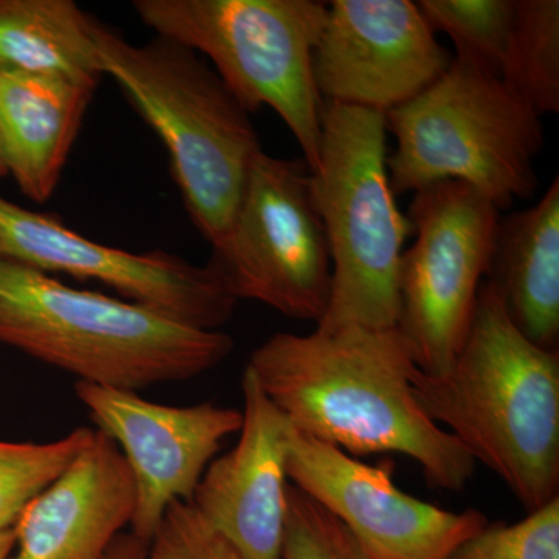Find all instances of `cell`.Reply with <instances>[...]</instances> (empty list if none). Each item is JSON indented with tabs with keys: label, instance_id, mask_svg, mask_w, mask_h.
I'll list each match as a JSON object with an SVG mask.
<instances>
[{
	"label": "cell",
	"instance_id": "obj_1",
	"mask_svg": "<svg viewBox=\"0 0 559 559\" xmlns=\"http://www.w3.org/2000/svg\"><path fill=\"white\" fill-rule=\"evenodd\" d=\"M248 367L290 426L345 454H403L429 487L460 492L476 462L419 406L399 330L275 333Z\"/></svg>",
	"mask_w": 559,
	"mask_h": 559
},
{
	"label": "cell",
	"instance_id": "obj_2",
	"mask_svg": "<svg viewBox=\"0 0 559 559\" xmlns=\"http://www.w3.org/2000/svg\"><path fill=\"white\" fill-rule=\"evenodd\" d=\"M411 384L419 406L498 474L527 513L559 498V353L530 342L481 283L451 369Z\"/></svg>",
	"mask_w": 559,
	"mask_h": 559
},
{
	"label": "cell",
	"instance_id": "obj_3",
	"mask_svg": "<svg viewBox=\"0 0 559 559\" xmlns=\"http://www.w3.org/2000/svg\"><path fill=\"white\" fill-rule=\"evenodd\" d=\"M0 344L80 382L139 392L216 369L235 342L0 259Z\"/></svg>",
	"mask_w": 559,
	"mask_h": 559
},
{
	"label": "cell",
	"instance_id": "obj_4",
	"mask_svg": "<svg viewBox=\"0 0 559 559\" xmlns=\"http://www.w3.org/2000/svg\"><path fill=\"white\" fill-rule=\"evenodd\" d=\"M94 40L103 75L117 81L159 135L191 221L218 248L263 150L248 110L209 62L182 44L162 36L131 44L98 21Z\"/></svg>",
	"mask_w": 559,
	"mask_h": 559
},
{
	"label": "cell",
	"instance_id": "obj_5",
	"mask_svg": "<svg viewBox=\"0 0 559 559\" xmlns=\"http://www.w3.org/2000/svg\"><path fill=\"white\" fill-rule=\"evenodd\" d=\"M385 116L325 103L311 173L331 257V297L318 331L396 329L401 255L412 234L390 187Z\"/></svg>",
	"mask_w": 559,
	"mask_h": 559
},
{
	"label": "cell",
	"instance_id": "obj_6",
	"mask_svg": "<svg viewBox=\"0 0 559 559\" xmlns=\"http://www.w3.org/2000/svg\"><path fill=\"white\" fill-rule=\"evenodd\" d=\"M385 130L396 139L388 157L395 197L460 180L500 212L538 190L540 117L498 76L455 58L421 94L385 114Z\"/></svg>",
	"mask_w": 559,
	"mask_h": 559
},
{
	"label": "cell",
	"instance_id": "obj_7",
	"mask_svg": "<svg viewBox=\"0 0 559 559\" xmlns=\"http://www.w3.org/2000/svg\"><path fill=\"white\" fill-rule=\"evenodd\" d=\"M132 9L156 36L212 61L249 114L267 106L318 170L325 102L312 58L329 16L318 0H135Z\"/></svg>",
	"mask_w": 559,
	"mask_h": 559
},
{
	"label": "cell",
	"instance_id": "obj_8",
	"mask_svg": "<svg viewBox=\"0 0 559 559\" xmlns=\"http://www.w3.org/2000/svg\"><path fill=\"white\" fill-rule=\"evenodd\" d=\"M499 210L460 180L415 191L409 219L415 240L401 255L396 330L412 362L441 377L468 334L487 278Z\"/></svg>",
	"mask_w": 559,
	"mask_h": 559
},
{
	"label": "cell",
	"instance_id": "obj_9",
	"mask_svg": "<svg viewBox=\"0 0 559 559\" xmlns=\"http://www.w3.org/2000/svg\"><path fill=\"white\" fill-rule=\"evenodd\" d=\"M209 264L238 301L318 325L330 304L331 257L304 159L257 154L229 234Z\"/></svg>",
	"mask_w": 559,
	"mask_h": 559
},
{
	"label": "cell",
	"instance_id": "obj_10",
	"mask_svg": "<svg viewBox=\"0 0 559 559\" xmlns=\"http://www.w3.org/2000/svg\"><path fill=\"white\" fill-rule=\"evenodd\" d=\"M0 259L46 274L94 280L176 322L219 330L238 300L215 267L190 263L173 253H134L92 241L57 216L21 207L0 194Z\"/></svg>",
	"mask_w": 559,
	"mask_h": 559
},
{
	"label": "cell",
	"instance_id": "obj_11",
	"mask_svg": "<svg viewBox=\"0 0 559 559\" xmlns=\"http://www.w3.org/2000/svg\"><path fill=\"white\" fill-rule=\"evenodd\" d=\"M392 460L367 465L290 426L286 474L322 503L373 559H450L488 525L479 510L440 509L401 491Z\"/></svg>",
	"mask_w": 559,
	"mask_h": 559
},
{
	"label": "cell",
	"instance_id": "obj_12",
	"mask_svg": "<svg viewBox=\"0 0 559 559\" xmlns=\"http://www.w3.org/2000/svg\"><path fill=\"white\" fill-rule=\"evenodd\" d=\"M97 430L119 447L135 485L130 532L150 543L175 502H190L221 444L240 432L241 411L213 403L167 406L132 390L75 382Z\"/></svg>",
	"mask_w": 559,
	"mask_h": 559
},
{
	"label": "cell",
	"instance_id": "obj_13",
	"mask_svg": "<svg viewBox=\"0 0 559 559\" xmlns=\"http://www.w3.org/2000/svg\"><path fill=\"white\" fill-rule=\"evenodd\" d=\"M452 58L411 0H331L312 58L325 103L388 114L421 94Z\"/></svg>",
	"mask_w": 559,
	"mask_h": 559
},
{
	"label": "cell",
	"instance_id": "obj_14",
	"mask_svg": "<svg viewBox=\"0 0 559 559\" xmlns=\"http://www.w3.org/2000/svg\"><path fill=\"white\" fill-rule=\"evenodd\" d=\"M241 390L240 440L212 460L190 502L242 559H280L289 485V421L248 366Z\"/></svg>",
	"mask_w": 559,
	"mask_h": 559
},
{
	"label": "cell",
	"instance_id": "obj_15",
	"mask_svg": "<svg viewBox=\"0 0 559 559\" xmlns=\"http://www.w3.org/2000/svg\"><path fill=\"white\" fill-rule=\"evenodd\" d=\"M134 510L130 466L95 429L86 450L22 511L11 559H106Z\"/></svg>",
	"mask_w": 559,
	"mask_h": 559
},
{
	"label": "cell",
	"instance_id": "obj_16",
	"mask_svg": "<svg viewBox=\"0 0 559 559\" xmlns=\"http://www.w3.org/2000/svg\"><path fill=\"white\" fill-rule=\"evenodd\" d=\"M95 87L0 68V154L28 200L53 197Z\"/></svg>",
	"mask_w": 559,
	"mask_h": 559
},
{
	"label": "cell",
	"instance_id": "obj_17",
	"mask_svg": "<svg viewBox=\"0 0 559 559\" xmlns=\"http://www.w3.org/2000/svg\"><path fill=\"white\" fill-rule=\"evenodd\" d=\"M485 282L513 325L533 344L558 352L559 178L533 207L499 218Z\"/></svg>",
	"mask_w": 559,
	"mask_h": 559
},
{
	"label": "cell",
	"instance_id": "obj_18",
	"mask_svg": "<svg viewBox=\"0 0 559 559\" xmlns=\"http://www.w3.org/2000/svg\"><path fill=\"white\" fill-rule=\"evenodd\" d=\"M95 24L72 0H0V68L97 86Z\"/></svg>",
	"mask_w": 559,
	"mask_h": 559
},
{
	"label": "cell",
	"instance_id": "obj_19",
	"mask_svg": "<svg viewBox=\"0 0 559 559\" xmlns=\"http://www.w3.org/2000/svg\"><path fill=\"white\" fill-rule=\"evenodd\" d=\"M500 80L539 117L559 112L558 0H516Z\"/></svg>",
	"mask_w": 559,
	"mask_h": 559
},
{
	"label": "cell",
	"instance_id": "obj_20",
	"mask_svg": "<svg viewBox=\"0 0 559 559\" xmlns=\"http://www.w3.org/2000/svg\"><path fill=\"white\" fill-rule=\"evenodd\" d=\"M417 7L433 33L450 36L455 60L500 79L516 0H419Z\"/></svg>",
	"mask_w": 559,
	"mask_h": 559
},
{
	"label": "cell",
	"instance_id": "obj_21",
	"mask_svg": "<svg viewBox=\"0 0 559 559\" xmlns=\"http://www.w3.org/2000/svg\"><path fill=\"white\" fill-rule=\"evenodd\" d=\"M94 433L76 428L49 443L0 441V532L14 527L22 511L72 465Z\"/></svg>",
	"mask_w": 559,
	"mask_h": 559
},
{
	"label": "cell",
	"instance_id": "obj_22",
	"mask_svg": "<svg viewBox=\"0 0 559 559\" xmlns=\"http://www.w3.org/2000/svg\"><path fill=\"white\" fill-rule=\"evenodd\" d=\"M280 559H373L329 509L288 485Z\"/></svg>",
	"mask_w": 559,
	"mask_h": 559
},
{
	"label": "cell",
	"instance_id": "obj_23",
	"mask_svg": "<svg viewBox=\"0 0 559 559\" xmlns=\"http://www.w3.org/2000/svg\"><path fill=\"white\" fill-rule=\"evenodd\" d=\"M450 559H559V498L518 524H488Z\"/></svg>",
	"mask_w": 559,
	"mask_h": 559
},
{
	"label": "cell",
	"instance_id": "obj_24",
	"mask_svg": "<svg viewBox=\"0 0 559 559\" xmlns=\"http://www.w3.org/2000/svg\"><path fill=\"white\" fill-rule=\"evenodd\" d=\"M146 559H242L238 550L198 513L175 502L148 543Z\"/></svg>",
	"mask_w": 559,
	"mask_h": 559
},
{
	"label": "cell",
	"instance_id": "obj_25",
	"mask_svg": "<svg viewBox=\"0 0 559 559\" xmlns=\"http://www.w3.org/2000/svg\"><path fill=\"white\" fill-rule=\"evenodd\" d=\"M148 543L132 535L131 532L121 533L112 544L106 559H146Z\"/></svg>",
	"mask_w": 559,
	"mask_h": 559
},
{
	"label": "cell",
	"instance_id": "obj_26",
	"mask_svg": "<svg viewBox=\"0 0 559 559\" xmlns=\"http://www.w3.org/2000/svg\"><path fill=\"white\" fill-rule=\"evenodd\" d=\"M14 551V532L13 528L2 530L0 532V559H11Z\"/></svg>",
	"mask_w": 559,
	"mask_h": 559
},
{
	"label": "cell",
	"instance_id": "obj_27",
	"mask_svg": "<svg viewBox=\"0 0 559 559\" xmlns=\"http://www.w3.org/2000/svg\"><path fill=\"white\" fill-rule=\"evenodd\" d=\"M9 175L7 173L5 164H3L2 154H0V178H3V176Z\"/></svg>",
	"mask_w": 559,
	"mask_h": 559
}]
</instances>
